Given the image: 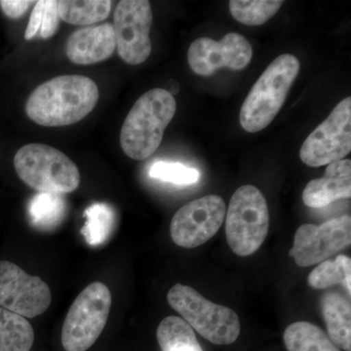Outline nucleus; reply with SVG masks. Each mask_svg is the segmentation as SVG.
Here are the masks:
<instances>
[{
    "mask_svg": "<svg viewBox=\"0 0 351 351\" xmlns=\"http://www.w3.org/2000/svg\"><path fill=\"white\" fill-rule=\"evenodd\" d=\"M99 96L98 86L91 78L60 75L34 90L25 104V112L38 125H71L82 121L94 110Z\"/></svg>",
    "mask_w": 351,
    "mask_h": 351,
    "instance_id": "1",
    "label": "nucleus"
},
{
    "mask_svg": "<svg viewBox=\"0 0 351 351\" xmlns=\"http://www.w3.org/2000/svg\"><path fill=\"white\" fill-rule=\"evenodd\" d=\"M177 103L169 91L149 90L131 108L120 132V145L134 160H145L158 149L164 132L174 119Z\"/></svg>",
    "mask_w": 351,
    "mask_h": 351,
    "instance_id": "2",
    "label": "nucleus"
},
{
    "mask_svg": "<svg viewBox=\"0 0 351 351\" xmlns=\"http://www.w3.org/2000/svg\"><path fill=\"white\" fill-rule=\"evenodd\" d=\"M301 69L292 54H283L269 64L252 87L240 110V125L248 133L267 128L280 112Z\"/></svg>",
    "mask_w": 351,
    "mask_h": 351,
    "instance_id": "3",
    "label": "nucleus"
},
{
    "mask_svg": "<svg viewBox=\"0 0 351 351\" xmlns=\"http://www.w3.org/2000/svg\"><path fill=\"white\" fill-rule=\"evenodd\" d=\"M14 166L20 179L39 193H73L80 184V173L75 163L50 145H24L16 152Z\"/></svg>",
    "mask_w": 351,
    "mask_h": 351,
    "instance_id": "4",
    "label": "nucleus"
},
{
    "mask_svg": "<svg viewBox=\"0 0 351 351\" xmlns=\"http://www.w3.org/2000/svg\"><path fill=\"white\" fill-rule=\"evenodd\" d=\"M167 300L182 319L210 343L228 346L239 339V315L230 307L215 304L195 289L179 283L170 289Z\"/></svg>",
    "mask_w": 351,
    "mask_h": 351,
    "instance_id": "5",
    "label": "nucleus"
},
{
    "mask_svg": "<svg viewBox=\"0 0 351 351\" xmlns=\"http://www.w3.org/2000/svg\"><path fill=\"white\" fill-rule=\"evenodd\" d=\"M226 235L233 253L253 255L262 247L269 230V212L262 191L252 184L240 186L226 214Z\"/></svg>",
    "mask_w": 351,
    "mask_h": 351,
    "instance_id": "6",
    "label": "nucleus"
},
{
    "mask_svg": "<svg viewBox=\"0 0 351 351\" xmlns=\"http://www.w3.org/2000/svg\"><path fill=\"white\" fill-rule=\"evenodd\" d=\"M112 307V293L107 285L94 282L77 295L69 307L62 329L66 351H86L105 329Z\"/></svg>",
    "mask_w": 351,
    "mask_h": 351,
    "instance_id": "7",
    "label": "nucleus"
},
{
    "mask_svg": "<svg viewBox=\"0 0 351 351\" xmlns=\"http://www.w3.org/2000/svg\"><path fill=\"white\" fill-rule=\"evenodd\" d=\"M351 151V98L343 99L322 123L306 138L300 158L317 168L343 160Z\"/></svg>",
    "mask_w": 351,
    "mask_h": 351,
    "instance_id": "8",
    "label": "nucleus"
},
{
    "mask_svg": "<svg viewBox=\"0 0 351 351\" xmlns=\"http://www.w3.org/2000/svg\"><path fill=\"white\" fill-rule=\"evenodd\" d=\"M152 25L151 2L122 0L117 4L113 14L112 25L119 56L125 63L138 66L151 56Z\"/></svg>",
    "mask_w": 351,
    "mask_h": 351,
    "instance_id": "9",
    "label": "nucleus"
},
{
    "mask_svg": "<svg viewBox=\"0 0 351 351\" xmlns=\"http://www.w3.org/2000/svg\"><path fill=\"white\" fill-rule=\"evenodd\" d=\"M226 214L225 201L219 195H206L180 208L171 221V239L178 246L191 249L215 237Z\"/></svg>",
    "mask_w": 351,
    "mask_h": 351,
    "instance_id": "10",
    "label": "nucleus"
},
{
    "mask_svg": "<svg viewBox=\"0 0 351 351\" xmlns=\"http://www.w3.org/2000/svg\"><path fill=\"white\" fill-rule=\"evenodd\" d=\"M351 243V218L348 215L322 225L306 223L295 233L289 255L299 267H308L326 261Z\"/></svg>",
    "mask_w": 351,
    "mask_h": 351,
    "instance_id": "11",
    "label": "nucleus"
},
{
    "mask_svg": "<svg viewBox=\"0 0 351 351\" xmlns=\"http://www.w3.org/2000/svg\"><path fill=\"white\" fill-rule=\"evenodd\" d=\"M52 295L40 277L32 276L15 263L0 262V307L34 318L49 308Z\"/></svg>",
    "mask_w": 351,
    "mask_h": 351,
    "instance_id": "12",
    "label": "nucleus"
},
{
    "mask_svg": "<svg viewBox=\"0 0 351 351\" xmlns=\"http://www.w3.org/2000/svg\"><path fill=\"white\" fill-rule=\"evenodd\" d=\"M253 48L237 32L226 34L219 41L200 38L191 44L188 61L191 71L200 76H211L223 68L241 71L250 63Z\"/></svg>",
    "mask_w": 351,
    "mask_h": 351,
    "instance_id": "13",
    "label": "nucleus"
},
{
    "mask_svg": "<svg viewBox=\"0 0 351 351\" xmlns=\"http://www.w3.org/2000/svg\"><path fill=\"white\" fill-rule=\"evenodd\" d=\"M115 48L117 38L113 25L104 24L73 32L66 41V54L73 63L89 66L110 59Z\"/></svg>",
    "mask_w": 351,
    "mask_h": 351,
    "instance_id": "14",
    "label": "nucleus"
},
{
    "mask_svg": "<svg viewBox=\"0 0 351 351\" xmlns=\"http://www.w3.org/2000/svg\"><path fill=\"white\" fill-rule=\"evenodd\" d=\"M350 196L351 160L343 159L329 164L322 178L309 182L302 197L307 207L324 208Z\"/></svg>",
    "mask_w": 351,
    "mask_h": 351,
    "instance_id": "15",
    "label": "nucleus"
},
{
    "mask_svg": "<svg viewBox=\"0 0 351 351\" xmlns=\"http://www.w3.org/2000/svg\"><path fill=\"white\" fill-rule=\"evenodd\" d=\"M328 336L341 350L351 351L350 300L338 292H328L321 300Z\"/></svg>",
    "mask_w": 351,
    "mask_h": 351,
    "instance_id": "16",
    "label": "nucleus"
},
{
    "mask_svg": "<svg viewBox=\"0 0 351 351\" xmlns=\"http://www.w3.org/2000/svg\"><path fill=\"white\" fill-rule=\"evenodd\" d=\"M283 339L288 351H341L321 328L306 321L289 325Z\"/></svg>",
    "mask_w": 351,
    "mask_h": 351,
    "instance_id": "17",
    "label": "nucleus"
},
{
    "mask_svg": "<svg viewBox=\"0 0 351 351\" xmlns=\"http://www.w3.org/2000/svg\"><path fill=\"white\" fill-rule=\"evenodd\" d=\"M34 331L25 317L0 307V351H29Z\"/></svg>",
    "mask_w": 351,
    "mask_h": 351,
    "instance_id": "18",
    "label": "nucleus"
},
{
    "mask_svg": "<svg viewBox=\"0 0 351 351\" xmlns=\"http://www.w3.org/2000/svg\"><path fill=\"white\" fill-rule=\"evenodd\" d=\"M110 0H60V19L75 25H90L108 19L112 11Z\"/></svg>",
    "mask_w": 351,
    "mask_h": 351,
    "instance_id": "19",
    "label": "nucleus"
},
{
    "mask_svg": "<svg viewBox=\"0 0 351 351\" xmlns=\"http://www.w3.org/2000/svg\"><path fill=\"white\" fill-rule=\"evenodd\" d=\"M156 337L161 351H203L195 330L177 316L164 318L157 328Z\"/></svg>",
    "mask_w": 351,
    "mask_h": 351,
    "instance_id": "20",
    "label": "nucleus"
},
{
    "mask_svg": "<svg viewBox=\"0 0 351 351\" xmlns=\"http://www.w3.org/2000/svg\"><path fill=\"white\" fill-rule=\"evenodd\" d=\"M311 288L324 290L335 285H343L351 295V260L339 255L334 261L320 263L307 277Z\"/></svg>",
    "mask_w": 351,
    "mask_h": 351,
    "instance_id": "21",
    "label": "nucleus"
},
{
    "mask_svg": "<svg viewBox=\"0 0 351 351\" xmlns=\"http://www.w3.org/2000/svg\"><path fill=\"white\" fill-rule=\"evenodd\" d=\"M85 225L82 233L88 244L98 246L105 243L112 234L115 215L106 203H95L84 213Z\"/></svg>",
    "mask_w": 351,
    "mask_h": 351,
    "instance_id": "22",
    "label": "nucleus"
},
{
    "mask_svg": "<svg viewBox=\"0 0 351 351\" xmlns=\"http://www.w3.org/2000/svg\"><path fill=\"white\" fill-rule=\"evenodd\" d=\"M283 3L282 0H232L230 11L241 24L261 25L271 19Z\"/></svg>",
    "mask_w": 351,
    "mask_h": 351,
    "instance_id": "23",
    "label": "nucleus"
},
{
    "mask_svg": "<svg viewBox=\"0 0 351 351\" xmlns=\"http://www.w3.org/2000/svg\"><path fill=\"white\" fill-rule=\"evenodd\" d=\"M29 211L34 226L51 228L63 219L66 203L61 195L40 193L32 198Z\"/></svg>",
    "mask_w": 351,
    "mask_h": 351,
    "instance_id": "24",
    "label": "nucleus"
},
{
    "mask_svg": "<svg viewBox=\"0 0 351 351\" xmlns=\"http://www.w3.org/2000/svg\"><path fill=\"white\" fill-rule=\"evenodd\" d=\"M149 176L154 179L178 186H191L200 180L199 171L182 163L158 161L152 166Z\"/></svg>",
    "mask_w": 351,
    "mask_h": 351,
    "instance_id": "25",
    "label": "nucleus"
},
{
    "mask_svg": "<svg viewBox=\"0 0 351 351\" xmlns=\"http://www.w3.org/2000/svg\"><path fill=\"white\" fill-rule=\"evenodd\" d=\"M60 20L61 19L58 14V1L46 0L40 27L41 38L49 39L54 36L58 31Z\"/></svg>",
    "mask_w": 351,
    "mask_h": 351,
    "instance_id": "26",
    "label": "nucleus"
},
{
    "mask_svg": "<svg viewBox=\"0 0 351 351\" xmlns=\"http://www.w3.org/2000/svg\"><path fill=\"white\" fill-rule=\"evenodd\" d=\"M36 2L25 0H0V8L7 17L17 20L29 10V7L36 4Z\"/></svg>",
    "mask_w": 351,
    "mask_h": 351,
    "instance_id": "27",
    "label": "nucleus"
},
{
    "mask_svg": "<svg viewBox=\"0 0 351 351\" xmlns=\"http://www.w3.org/2000/svg\"><path fill=\"white\" fill-rule=\"evenodd\" d=\"M45 1L46 0H39V1H36V4H34L31 17H29V24H27V29H25V38L27 40H31V39L34 38L36 36V32L40 29Z\"/></svg>",
    "mask_w": 351,
    "mask_h": 351,
    "instance_id": "28",
    "label": "nucleus"
}]
</instances>
